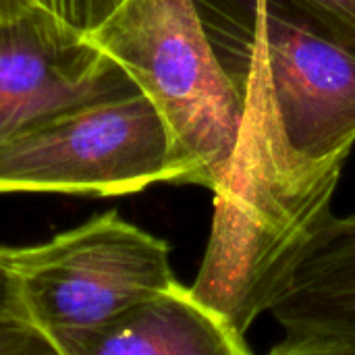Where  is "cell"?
<instances>
[{"mask_svg":"<svg viewBox=\"0 0 355 355\" xmlns=\"http://www.w3.org/2000/svg\"><path fill=\"white\" fill-rule=\"evenodd\" d=\"M231 81L243 123L229 173L212 191V229L191 291L245 333L300 250L333 216L343 166L300 158L268 89L252 77Z\"/></svg>","mask_w":355,"mask_h":355,"instance_id":"cell-1","label":"cell"},{"mask_svg":"<svg viewBox=\"0 0 355 355\" xmlns=\"http://www.w3.org/2000/svg\"><path fill=\"white\" fill-rule=\"evenodd\" d=\"M231 79H258L283 135L310 164L345 166L355 146V44L293 0H193Z\"/></svg>","mask_w":355,"mask_h":355,"instance_id":"cell-2","label":"cell"},{"mask_svg":"<svg viewBox=\"0 0 355 355\" xmlns=\"http://www.w3.org/2000/svg\"><path fill=\"white\" fill-rule=\"evenodd\" d=\"M85 40L116 60L156 106L189 168L187 185L214 191L235 156L243 100L193 0H127Z\"/></svg>","mask_w":355,"mask_h":355,"instance_id":"cell-3","label":"cell"},{"mask_svg":"<svg viewBox=\"0 0 355 355\" xmlns=\"http://www.w3.org/2000/svg\"><path fill=\"white\" fill-rule=\"evenodd\" d=\"M189 183V168L141 89L106 98L0 146V193L114 198Z\"/></svg>","mask_w":355,"mask_h":355,"instance_id":"cell-4","label":"cell"},{"mask_svg":"<svg viewBox=\"0 0 355 355\" xmlns=\"http://www.w3.org/2000/svg\"><path fill=\"white\" fill-rule=\"evenodd\" d=\"M12 270L23 316L46 337L98 327L177 283L168 243L119 212L12 248Z\"/></svg>","mask_w":355,"mask_h":355,"instance_id":"cell-5","label":"cell"},{"mask_svg":"<svg viewBox=\"0 0 355 355\" xmlns=\"http://www.w3.org/2000/svg\"><path fill=\"white\" fill-rule=\"evenodd\" d=\"M135 89L116 60L48 12L31 8L0 19V146Z\"/></svg>","mask_w":355,"mask_h":355,"instance_id":"cell-6","label":"cell"},{"mask_svg":"<svg viewBox=\"0 0 355 355\" xmlns=\"http://www.w3.org/2000/svg\"><path fill=\"white\" fill-rule=\"evenodd\" d=\"M48 339L58 355H254L223 312L179 281L98 327Z\"/></svg>","mask_w":355,"mask_h":355,"instance_id":"cell-7","label":"cell"},{"mask_svg":"<svg viewBox=\"0 0 355 355\" xmlns=\"http://www.w3.org/2000/svg\"><path fill=\"white\" fill-rule=\"evenodd\" d=\"M266 312L287 337L355 341V212L333 214L308 239Z\"/></svg>","mask_w":355,"mask_h":355,"instance_id":"cell-8","label":"cell"},{"mask_svg":"<svg viewBox=\"0 0 355 355\" xmlns=\"http://www.w3.org/2000/svg\"><path fill=\"white\" fill-rule=\"evenodd\" d=\"M33 8H40L73 29L75 33L89 37L96 33L127 0H27Z\"/></svg>","mask_w":355,"mask_h":355,"instance_id":"cell-9","label":"cell"},{"mask_svg":"<svg viewBox=\"0 0 355 355\" xmlns=\"http://www.w3.org/2000/svg\"><path fill=\"white\" fill-rule=\"evenodd\" d=\"M0 355H58L54 343L25 318L0 320Z\"/></svg>","mask_w":355,"mask_h":355,"instance_id":"cell-10","label":"cell"},{"mask_svg":"<svg viewBox=\"0 0 355 355\" xmlns=\"http://www.w3.org/2000/svg\"><path fill=\"white\" fill-rule=\"evenodd\" d=\"M355 44V0H293Z\"/></svg>","mask_w":355,"mask_h":355,"instance_id":"cell-11","label":"cell"},{"mask_svg":"<svg viewBox=\"0 0 355 355\" xmlns=\"http://www.w3.org/2000/svg\"><path fill=\"white\" fill-rule=\"evenodd\" d=\"M268 355H355V341L327 337H285Z\"/></svg>","mask_w":355,"mask_h":355,"instance_id":"cell-12","label":"cell"},{"mask_svg":"<svg viewBox=\"0 0 355 355\" xmlns=\"http://www.w3.org/2000/svg\"><path fill=\"white\" fill-rule=\"evenodd\" d=\"M25 318L12 270V248H0V320Z\"/></svg>","mask_w":355,"mask_h":355,"instance_id":"cell-13","label":"cell"},{"mask_svg":"<svg viewBox=\"0 0 355 355\" xmlns=\"http://www.w3.org/2000/svg\"><path fill=\"white\" fill-rule=\"evenodd\" d=\"M33 6L27 0H0V19H10V17H19L27 10H31Z\"/></svg>","mask_w":355,"mask_h":355,"instance_id":"cell-14","label":"cell"}]
</instances>
